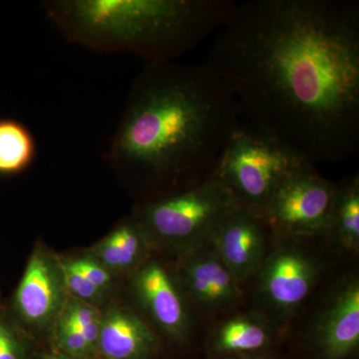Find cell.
Wrapping results in <instances>:
<instances>
[{"label": "cell", "instance_id": "16", "mask_svg": "<svg viewBox=\"0 0 359 359\" xmlns=\"http://www.w3.org/2000/svg\"><path fill=\"white\" fill-rule=\"evenodd\" d=\"M102 309L68 297L52 327L59 351L76 359L98 353Z\"/></svg>", "mask_w": 359, "mask_h": 359}, {"label": "cell", "instance_id": "15", "mask_svg": "<svg viewBox=\"0 0 359 359\" xmlns=\"http://www.w3.org/2000/svg\"><path fill=\"white\" fill-rule=\"evenodd\" d=\"M88 252L116 278L131 276L156 252L147 233L132 216L120 222Z\"/></svg>", "mask_w": 359, "mask_h": 359}, {"label": "cell", "instance_id": "17", "mask_svg": "<svg viewBox=\"0 0 359 359\" xmlns=\"http://www.w3.org/2000/svg\"><path fill=\"white\" fill-rule=\"evenodd\" d=\"M327 238L339 254L359 252V177L342 180L337 185L332 224Z\"/></svg>", "mask_w": 359, "mask_h": 359}, {"label": "cell", "instance_id": "2", "mask_svg": "<svg viewBox=\"0 0 359 359\" xmlns=\"http://www.w3.org/2000/svg\"><path fill=\"white\" fill-rule=\"evenodd\" d=\"M242 122L230 85L207 65L146 63L105 157L140 202L212 176Z\"/></svg>", "mask_w": 359, "mask_h": 359}, {"label": "cell", "instance_id": "7", "mask_svg": "<svg viewBox=\"0 0 359 359\" xmlns=\"http://www.w3.org/2000/svg\"><path fill=\"white\" fill-rule=\"evenodd\" d=\"M335 196L337 185L323 178L316 165L308 164L283 180L261 218L275 237L327 238Z\"/></svg>", "mask_w": 359, "mask_h": 359}, {"label": "cell", "instance_id": "14", "mask_svg": "<svg viewBox=\"0 0 359 359\" xmlns=\"http://www.w3.org/2000/svg\"><path fill=\"white\" fill-rule=\"evenodd\" d=\"M208 327H211L210 337L215 351L243 355L262 351L278 332H283L268 316L249 304Z\"/></svg>", "mask_w": 359, "mask_h": 359}, {"label": "cell", "instance_id": "1", "mask_svg": "<svg viewBox=\"0 0 359 359\" xmlns=\"http://www.w3.org/2000/svg\"><path fill=\"white\" fill-rule=\"evenodd\" d=\"M207 65L230 85L245 122L311 164L358 153V1L236 4Z\"/></svg>", "mask_w": 359, "mask_h": 359}, {"label": "cell", "instance_id": "9", "mask_svg": "<svg viewBox=\"0 0 359 359\" xmlns=\"http://www.w3.org/2000/svg\"><path fill=\"white\" fill-rule=\"evenodd\" d=\"M130 278V287L139 311L158 335L181 341L192 334L199 318L194 313L172 264L156 252Z\"/></svg>", "mask_w": 359, "mask_h": 359}, {"label": "cell", "instance_id": "5", "mask_svg": "<svg viewBox=\"0 0 359 359\" xmlns=\"http://www.w3.org/2000/svg\"><path fill=\"white\" fill-rule=\"evenodd\" d=\"M235 207L226 189L210 177L178 192L139 203L132 217L156 252L176 257L211 243L219 222Z\"/></svg>", "mask_w": 359, "mask_h": 359}, {"label": "cell", "instance_id": "21", "mask_svg": "<svg viewBox=\"0 0 359 359\" xmlns=\"http://www.w3.org/2000/svg\"><path fill=\"white\" fill-rule=\"evenodd\" d=\"M67 257L90 282L110 297L114 290L116 276L103 264L99 263L89 252Z\"/></svg>", "mask_w": 359, "mask_h": 359}, {"label": "cell", "instance_id": "3", "mask_svg": "<svg viewBox=\"0 0 359 359\" xmlns=\"http://www.w3.org/2000/svg\"><path fill=\"white\" fill-rule=\"evenodd\" d=\"M231 0H47V18L70 43L129 52L147 63L174 61L230 18Z\"/></svg>", "mask_w": 359, "mask_h": 359}, {"label": "cell", "instance_id": "12", "mask_svg": "<svg viewBox=\"0 0 359 359\" xmlns=\"http://www.w3.org/2000/svg\"><path fill=\"white\" fill-rule=\"evenodd\" d=\"M269 238L263 219L237 205L219 222L211 244L233 278L245 287L263 264Z\"/></svg>", "mask_w": 359, "mask_h": 359}, {"label": "cell", "instance_id": "20", "mask_svg": "<svg viewBox=\"0 0 359 359\" xmlns=\"http://www.w3.org/2000/svg\"><path fill=\"white\" fill-rule=\"evenodd\" d=\"M28 337L0 299V359H25Z\"/></svg>", "mask_w": 359, "mask_h": 359}, {"label": "cell", "instance_id": "23", "mask_svg": "<svg viewBox=\"0 0 359 359\" xmlns=\"http://www.w3.org/2000/svg\"><path fill=\"white\" fill-rule=\"evenodd\" d=\"M241 359H268L266 358H263V356H259V358H241Z\"/></svg>", "mask_w": 359, "mask_h": 359}, {"label": "cell", "instance_id": "13", "mask_svg": "<svg viewBox=\"0 0 359 359\" xmlns=\"http://www.w3.org/2000/svg\"><path fill=\"white\" fill-rule=\"evenodd\" d=\"M159 342L140 311L119 304L102 309L98 353L106 359H151Z\"/></svg>", "mask_w": 359, "mask_h": 359}, {"label": "cell", "instance_id": "8", "mask_svg": "<svg viewBox=\"0 0 359 359\" xmlns=\"http://www.w3.org/2000/svg\"><path fill=\"white\" fill-rule=\"evenodd\" d=\"M174 261L177 280L201 323L211 325L248 306L245 287L211 243L174 257Z\"/></svg>", "mask_w": 359, "mask_h": 359}, {"label": "cell", "instance_id": "11", "mask_svg": "<svg viewBox=\"0 0 359 359\" xmlns=\"http://www.w3.org/2000/svg\"><path fill=\"white\" fill-rule=\"evenodd\" d=\"M325 290L304 327L325 359H344L359 344V278L340 276Z\"/></svg>", "mask_w": 359, "mask_h": 359}, {"label": "cell", "instance_id": "22", "mask_svg": "<svg viewBox=\"0 0 359 359\" xmlns=\"http://www.w3.org/2000/svg\"><path fill=\"white\" fill-rule=\"evenodd\" d=\"M42 359H76L74 358H71V356L67 355V354L60 353V351H58V353H49L46 354V355L43 356V358Z\"/></svg>", "mask_w": 359, "mask_h": 359}, {"label": "cell", "instance_id": "6", "mask_svg": "<svg viewBox=\"0 0 359 359\" xmlns=\"http://www.w3.org/2000/svg\"><path fill=\"white\" fill-rule=\"evenodd\" d=\"M311 164L282 142L242 119L212 173L236 205L261 217L283 180Z\"/></svg>", "mask_w": 359, "mask_h": 359}, {"label": "cell", "instance_id": "18", "mask_svg": "<svg viewBox=\"0 0 359 359\" xmlns=\"http://www.w3.org/2000/svg\"><path fill=\"white\" fill-rule=\"evenodd\" d=\"M36 157V143L30 130L13 119H0V176L26 171Z\"/></svg>", "mask_w": 359, "mask_h": 359}, {"label": "cell", "instance_id": "4", "mask_svg": "<svg viewBox=\"0 0 359 359\" xmlns=\"http://www.w3.org/2000/svg\"><path fill=\"white\" fill-rule=\"evenodd\" d=\"M321 238L271 235L263 264L248 283L252 287L249 306L283 330L294 325L330 271L334 259H330L332 252H327V249L334 247L316 248Z\"/></svg>", "mask_w": 359, "mask_h": 359}, {"label": "cell", "instance_id": "19", "mask_svg": "<svg viewBox=\"0 0 359 359\" xmlns=\"http://www.w3.org/2000/svg\"><path fill=\"white\" fill-rule=\"evenodd\" d=\"M60 257L65 273L66 290L70 297L102 309L109 295L94 285L66 256Z\"/></svg>", "mask_w": 359, "mask_h": 359}, {"label": "cell", "instance_id": "10", "mask_svg": "<svg viewBox=\"0 0 359 359\" xmlns=\"http://www.w3.org/2000/svg\"><path fill=\"white\" fill-rule=\"evenodd\" d=\"M68 297L60 257L39 245L28 259L22 278L6 306L28 335L51 334Z\"/></svg>", "mask_w": 359, "mask_h": 359}]
</instances>
